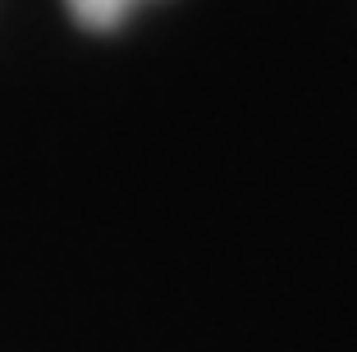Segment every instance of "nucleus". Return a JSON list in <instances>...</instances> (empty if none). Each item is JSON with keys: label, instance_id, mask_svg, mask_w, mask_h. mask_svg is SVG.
I'll return each instance as SVG.
<instances>
[{"label": "nucleus", "instance_id": "obj_1", "mask_svg": "<svg viewBox=\"0 0 357 352\" xmlns=\"http://www.w3.org/2000/svg\"><path fill=\"white\" fill-rule=\"evenodd\" d=\"M64 5H69V14H74L83 28L110 32V28H119V23H124V14L133 10L137 0H64Z\"/></svg>", "mask_w": 357, "mask_h": 352}]
</instances>
